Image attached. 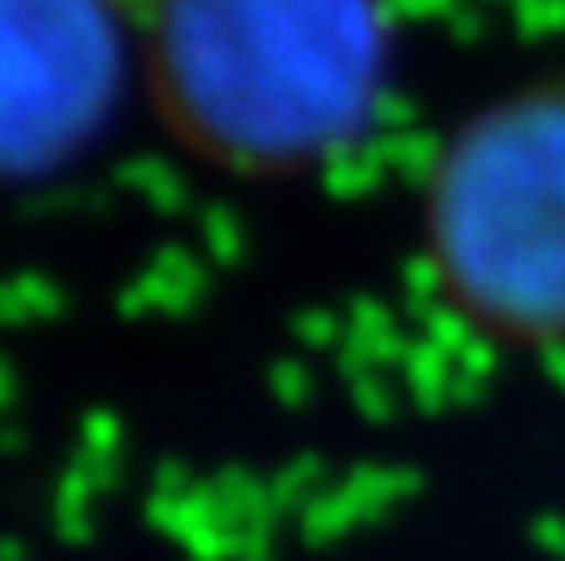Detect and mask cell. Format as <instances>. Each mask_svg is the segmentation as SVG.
I'll use <instances>...</instances> for the list:
<instances>
[{"label": "cell", "instance_id": "1", "mask_svg": "<svg viewBox=\"0 0 565 561\" xmlns=\"http://www.w3.org/2000/svg\"><path fill=\"white\" fill-rule=\"evenodd\" d=\"M169 129L244 174H292L372 125L387 89L382 0H149Z\"/></svg>", "mask_w": 565, "mask_h": 561}, {"label": "cell", "instance_id": "2", "mask_svg": "<svg viewBox=\"0 0 565 561\" xmlns=\"http://www.w3.org/2000/svg\"><path fill=\"white\" fill-rule=\"evenodd\" d=\"M422 254L467 328L565 348V75L501 89L447 129L422 179Z\"/></svg>", "mask_w": 565, "mask_h": 561}, {"label": "cell", "instance_id": "3", "mask_svg": "<svg viewBox=\"0 0 565 561\" xmlns=\"http://www.w3.org/2000/svg\"><path fill=\"white\" fill-rule=\"evenodd\" d=\"M109 6H149V0H109Z\"/></svg>", "mask_w": 565, "mask_h": 561}]
</instances>
